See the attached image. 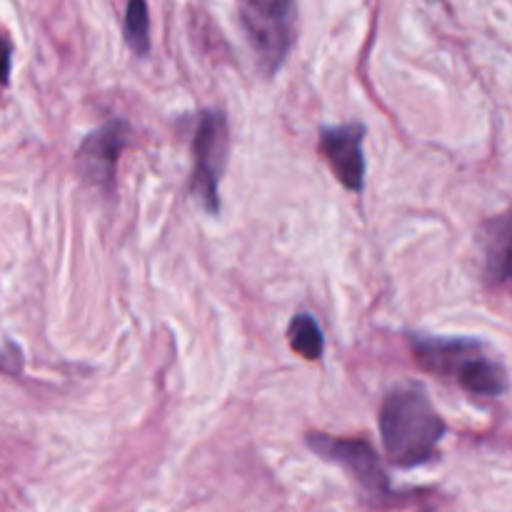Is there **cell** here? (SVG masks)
<instances>
[{"instance_id":"6da1fadb","label":"cell","mask_w":512,"mask_h":512,"mask_svg":"<svg viewBox=\"0 0 512 512\" xmlns=\"http://www.w3.org/2000/svg\"><path fill=\"white\" fill-rule=\"evenodd\" d=\"M378 425L385 458L400 470L433 463L448 435V425L440 418L428 390L418 383H403L385 395Z\"/></svg>"},{"instance_id":"7a4b0ae2","label":"cell","mask_w":512,"mask_h":512,"mask_svg":"<svg viewBox=\"0 0 512 512\" xmlns=\"http://www.w3.org/2000/svg\"><path fill=\"white\" fill-rule=\"evenodd\" d=\"M415 363L435 378L453 380L473 398H503L510 388L508 370L475 338H440V335H408Z\"/></svg>"},{"instance_id":"3957f363","label":"cell","mask_w":512,"mask_h":512,"mask_svg":"<svg viewBox=\"0 0 512 512\" xmlns=\"http://www.w3.org/2000/svg\"><path fill=\"white\" fill-rule=\"evenodd\" d=\"M240 23L260 70L278 73L298 35V0H240Z\"/></svg>"},{"instance_id":"277c9868","label":"cell","mask_w":512,"mask_h":512,"mask_svg":"<svg viewBox=\"0 0 512 512\" xmlns=\"http://www.w3.org/2000/svg\"><path fill=\"white\" fill-rule=\"evenodd\" d=\"M230 153V128L223 110H203L193 130L190 193L208 215L220 213V180Z\"/></svg>"},{"instance_id":"5b68a950","label":"cell","mask_w":512,"mask_h":512,"mask_svg":"<svg viewBox=\"0 0 512 512\" xmlns=\"http://www.w3.org/2000/svg\"><path fill=\"white\" fill-rule=\"evenodd\" d=\"M305 443L325 463H333L340 470H345L358 483V488L368 495L370 503H395V490L390 485L388 473H385L378 453H375L368 440L333 438V435L310 433L305 438Z\"/></svg>"},{"instance_id":"8992f818","label":"cell","mask_w":512,"mask_h":512,"mask_svg":"<svg viewBox=\"0 0 512 512\" xmlns=\"http://www.w3.org/2000/svg\"><path fill=\"white\" fill-rule=\"evenodd\" d=\"M363 140L365 125L358 120L343 125H325L320 130V153L338 183L350 193H363L365 188L368 163H365Z\"/></svg>"},{"instance_id":"52a82bcc","label":"cell","mask_w":512,"mask_h":512,"mask_svg":"<svg viewBox=\"0 0 512 512\" xmlns=\"http://www.w3.org/2000/svg\"><path fill=\"white\" fill-rule=\"evenodd\" d=\"M130 143V125L123 118H110L78 148V168L85 178L98 188L110 190L115 185V168H118L120 153Z\"/></svg>"},{"instance_id":"ba28073f","label":"cell","mask_w":512,"mask_h":512,"mask_svg":"<svg viewBox=\"0 0 512 512\" xmlns=\"http://www.w3.org/2000/svg\"><path fill=\"white\" fill-rule=\"evenodd\" d=\"M485 275L500 285L510 275V215L503 213L488 225L485 233Z\"/></svg>"},{"instance_id":"9c48e42d","label":"cell","mask_w":512,"mask_h":512,"mask_svg":"<svg viewBox=\"0 0 512 512\" xmlns=\"http://www.w3.org/2000/svg\"><path fill=\"white\" fill-rule=\"evenodd\" d=\"M288 343L300 358L320 360L325 353V338L315 315L298 313L288 325Z\"/></svg>"},{"instance_id":"30bf717a","label":"cell","mask_w":512,"mask_h":512,"mask_svg":"<svg viewBox=\"0 0 512 512\" xmlns=\"http://www.w3.org/2000/svg\"><path fill=\"white\" fill-rule=\"evenodd\" d=\"M125 43L133 50L138 58H148L150 55V13L145 0H128L123 20Z\"/></svg>"},{"instance_id":"8fae6325","label":"cell","mask_w":512,"mask_h":512,"mask_svg":"<svg viewBox=\"0 0 512 512\" xmlns=\"http://www.w3.org/2000/svg\"><path fill=\"white\" fill-rule=\"evenodd\" d=\"M10 68H13V45L0 30V85H8Z\"/></svg>"}]
</instances>
